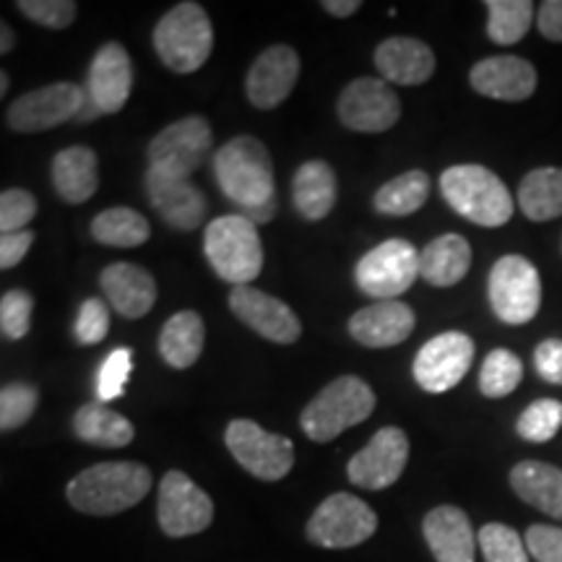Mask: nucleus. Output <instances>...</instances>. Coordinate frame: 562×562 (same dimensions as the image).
Masks as SVG:
<instances>
[{
	"label": "nucleus",
	"mask_w": 562,
	"mask_h": 562,
	"mask_svg": "<svg viewBox=\"0 0 562 562\" xmlns=\"http://www.w3.org/2000/svg\"><path fill=\"white\" fill-rule=\"evenodd\" d=\"M149 467L136 461H108L83 469L68 482L66 497L87 516H117L133 508L151 492Z\"/></svg>",
	"instance_id": "1"
},
{
	"label": "nucleus",
	"mask_w": 562,
	"mask_h": 562,
	"mask_svg": "<svg viewBox=\"0 0 562 562\" xmlns=\"http://www.w3.org/2000/svg\"><path fill=\"white\" fill-rule=\"evenodd\" d=\"M214 175L222 193L240 211L258 209L277 199L271 151L256 136L227 140L214 157Z\"/></svg>",
	"instance_id": "2"
},
{
	"label": "nucleus",
	"mask_w": 562,
	"mask_h": 562,
	"mask_svg": "<svg viewBox=\"0 0 562 562\" xmlns=\"http://www.w3.org/2000/svg\"><path fill=\"white\" fill-rule=\"evenodd\" d=\"M442 199L456 214L480 227H503L513 216V199L505 182L482 165H453L440 175Z\"/></svg>",
	"instance_id": "3"
},
{
	"label": "nucleus",
	"mask_w": 562,
	"mask_h": 562,
	"mask_svg": "<svg viewBox=\"0 0 562 562\" xmlns=\"http://www.w3.org/2000/svg\"><path fill=\"white\" fill-rule=\"evenodd\" d=\"M203 252L216 277L235 286H250L263 271V245L258 227L240 214L211 220L203 232Z\"/></svg>",
	"instance_id": "4"
},
{
	"label": "nucleus",
	"mask_w": 562,
	"mask_h": 562,
	"mask_svg": "<svg viewBox=\"0 0 562 562\" xmlns=\"http://www.w3.org/2000/svg\"><path fill=\"white\" fill-rule=\"evenodd\" d=\"M154 50L172 74L188 76L203 68L214 50V26L199 3H178L154 26Z\"/></svg>",
	"instance_id": "5"
},
{
	"label": "nucleus",
	"mask_w": 562,
	"mask_h": 562,
	"mask_svg": "<svg viewBox=\"0 0 562 562\" xmlns=\"http://www.w3.org/2000/svg\"><path fill=\"white\" fill-rule=\"evenodd\" d=\"M375 393L362 378L341 375L323 389L300 414V425L315 442H331L375 412Z\"/></svg>",
	"instance_id": "6"
},
{
	"label": "nucleus",
	"mask_w": 562,
	"mask_h": 562,
	"mask_svg": "<svg viewBox=\"0 0 562 562\" xmlns=\"http://www.w3.org/2000/svg\"><path fill=\"white\" fill-rule=\"evenodd\" d=\"M487 297L497 321L508 326H526L542 307V277L524 256H503L492 266Z\"/></svg>",
	"instance_id": "7"
},
{
	"label": "nucleus",
	"mask_w": 562,
	"mask_h": 562,
	"mask_svg": "<svg viewBox=\"0 0 562 562\" xmlns=\"http://www.w3.org/2000/svg\"><path fill=\"white\" fill-rule=\"evenodd\" d=\"M378 531V516L368 503L349 492L326 497L305 526L307 539L323 550H349Z\"/></svg>",
	"instance_id": "8"
},
{
	"label": "nucleus",
	"mask_w": 562,
	"mask_h": 562,
	"mask_svg": "<svg viewBox=\"0 0 562 562\" xmlns=\"http://www.w3.org/2000/svg\"><path fill=\"white\" fill-rule=\"evenodd\" d=\"M229 453L245 472L263 482H279L294 467V442L284 435L263 430L252 419H232L224 432Z\"/></svg>",
	"instance_id": "9"
},
{
	"label": "nucleus",
	"mask_w": 562,
	"mask_h": 562,
	"mask_svg": "<svg viewBox=\"0 0 562 562\" xmlns=\"http://www.w3.org/2000/svg\"><path fill=\"white\" fill-rule=\"evenodd\" d=\"M355 279L372 300H398L419 279V250L398 237L385 240L364 252L355 269Z\"/></svg>",
	"instance_id": "10"
},
{
	"label": "nucleus",
	"mask_w": 562,
	"mask_h": 562,
	"mask_svg": "<svg viewBox=\"0 0 562 562\" xmlns=\"http://www.w3.org/2000/svg\"><path fill=\"white\" fill-rule=\"evenodd\" d=\"M87 91L79 83L58 81L50 87L26 91L5 110V125L16 133H42L68 121H79Z\"/></svg>",
	"instance_id": "11"
},
{
	"label": "nucleus",
	"mask_w": 562,
	"mask_h": 562,
	"mask_svg": "<svg viewBox=\"0 0 562 562\" xmlns=\"http://www.w3.org/2000/svg\"><path fill=\"white\" fill-rule=\"evenodd\" d=\"M214 133L206 117L188 115L182 121L167 125L149 144V167L172 178L188 180L209 157Z\"/></svg>",
	"instance_id": "12"
},
{
	"label": "nucleus",
	"mask_w": 562,
	"mask_h": 562,
	"mask_svg": "<svg viewBox=\"0 0 562 562\" xmlns=\"http://www.w3.org/2000/svg\"><path fill=\"white\" fill-rule=\"evenodd\" d=\"M157 516L167 537H193L206 531L214 521V503L191 476L172 469L159 482Z\"/></svg>",
	"instance_id": "13"
},
{
	"label": "nucleus",
	"mask_w": 562,
	"mask_h": 562,
	"mask_svg": "<svg viewBox=\"0 0 562 562\" xmlns=\"http://www.w3.org/2000/svg\"><path fill=\"white\" fill-rule=\"evenodd\" d=\"M339 121L357 133H385L402 117V102L389 81L362 76L339 94Z\"/></svg>",
	"instance_id": "14"
},
{
	"label": "nucleus",
	"mask_w": 562,
	"mask_h": 562,
	"mask_svg": "<svg viewBox=\"0 0 562 562\" xmlns=\"http://www.w3.org/2000/svg\"><path fill=\"white\" fill-rule=\"evenodd\" d=\"M474 362V341L463 331L438 334L414 357V381L427 393H446L467 378Z\"/></svg>",
	"instance_id": "15"
},
{
	"label": "nucleus",
	"mask_w": 562,
	"mask_h": 562,
	"mask_svg": "<svg viewBox=\"0 0 562 562\" xmlns=\"http://www.w3.org/2000/svg\"><path fill=\"white\" fill-rule=\"evenodd\" d=\"M409 461V438L402 427H381L347 463L349 482L362 490H385L398 482Z\"/></svg>",
	"instance_id": "16"
},
{
	"label": "nucleus",
	"mask_w": 562,
	"mask_h": 562,
	"mask_svg": "<svg viewBox=\"0 0 562 562\" xmlns=\"http://www.w3.org/2000/svg\"><path fill=\"white\" fill-rule=\"evenodd\" d=\"M229 311L250 331L263 336L271 344L286 347V344H294L302 336L297 313L286 302L271 297V294L256 290V286H235L229 292Z\"/></svg>",
	"instance_id": "17"
},
{
	"label": "nucleus",
	"mask_w": 562,
	"mask_h": 562,
	"mask_svg": "<svg viewBox=\"0 0 562 562\" xmlns=\"http://www.w3.org/2000/svg\"><path fill=\"white\" fill-rule=\"evenodd\" d=\"M300 79V55L290 45H273L252 60L245 91L252 108L273 110L292 94Z\"/></svg>",
	"instance_id": "18"
},
{
	"label": "nucleus",
	"mask_w": 562,
	"mask_h": 562,
	"mask_svg": "<svg viewBox=\"0 0 562 562\" xmlns=\"http://www.w3.org/2000/svg\"><path fill=\"white\" fill-rule=\"evenodd\" d=\"M133 89V63L121 42H108L89 66L87 97L100 115H115L125 108Z\"/></svg>",
	"instance_id": "19"
},
{
	"label": "nucleus",
	"mask_w": 562,
	"mask_h": 562,
	"mask_svg": "<svg viewBox=\"0 0 562 562\" xmlns=\"http://www.w3.org/2000/svg\"><path fill=\"white\" fill-rule=\"evenodd\" d=\"M146 193H149L151 206L159 211L161 220L170 224L172 229H199L209 214L206 195L191 180L172 178V175L151 170V167L146 172Z\"/></svg>",
	"instance_id": "20"
},
{
	"label": "nucleus",
	"mask_w": 562,
	"mask_h": 562,
	"mask_svg": "<svg viewBox=\"0 0 562 562\" xmlns=\"http://www.w3.org/2000/svg\"><path fill=\"white\" fill-rule=\"evenodd\" d=\"M469 83L487 100L526 102L537 91L539 76L537 68L518 55H495L469 70Z\"/></svg>",
	"instance_id": "21"
},
{
	"label": "nucleus",
	"mask_w": 562,
	"mask_h": 562,
	"mask_svg": "<svg viewBox=\"0 0 562 562\" xmlns=\"http://www.w3.org/2000/svg\"><path fill=\"white\" fill-rule=\"evenodd\" d=\"M414 323H417V318H414V311L406 302H372V305L351 315L349 336L362 347L389 349L409 339Z\"/></svg>",
	"instance_id": "22"
},
{
	"label": "nucleus",
	"mask_w": 562,
	"mask_h": 562,
	"mask_svg": "<svg viewBox=\"0 0 562 562\" xmlns=\"http://www.w3.org/2000/svg\"><path fill=\"white\" fill-rule=\"evenodd\" d=\"M422 533L438 562H474L480 539L467 513L456 505H438L427 513L422 521Z\"/></svg>",
	"instance_id": "23"
},
{
	"label": "nucleus",
	"mask_w": 562,
	"mask_h": 562,
	"mask_svg": "<svg viewBox=\"0 0 562 562\" xmlns=\"http://www.w3.org/2000/svg\"><path fill=\"white\" fill-rule=\"evenodd\" d=\"M100 286L115 313L128 321L144 318L157 302V281L136 263H110L100 273Z\"/></svg>",
	"instance_id": "24"
},
{
	"label": "nucleus",
	"mask_w": 562,
	"mask_h": 562,
	"mask_svg": "<svg viewBox=\"0 0 562 562\" xmlns=\"http://www.w3.org/2000/svg\"><path fill=\"white\" fill-rule=\"evenodd\" d=\"M375 66L383 81L398 87H419L435 74V53L422 40L389 37L375 50Z\"/></svg>",
	"instance_id": "25"
},
{
	"label": "nucleus",
	"mask_w": 562,
	"mask_h": 562,
	"mask_svg": "<svg viewBox=\"0 0 562 562\" xmlns=\"http://www.w3.org/2000/svg\"><path fill=\"white\" fill-rule=\"evenodd\" d=\"M339 195V182L328 161L311 159L294 172L292 180V201L302 220L321 222L331 214Z\"/></svg>",
	"instance_id": "26"
},
{
	"label": "nucleus",
	"mask_w": 562,
	"mask_h": 562,
	"mask_svg": "<svg viewBox=\"0 0 562 562\" xmlns=\"http://www.w3.org/2000/svg\"><path fill=\"white\" fill-rule=\"evenodd\" d=\"M50 175L55 193L70 206L94 199L97 188H100L97 154L89 146H68V149L55 154Z\"/></svg>",
	"instance_id": "27"
},
{
	"label": "nucleus",
	"mask_w": 562,
	"mask_h": 562,
	"mask_svg": "<svg viewBox=\"0 0 562 562\" xmlns=\"http://www.w3.org/2000/svg\"><path fill=\"white\" fill-rule=\"evenodd\" d=\"M510 487L531 508L562 521V469L544 461H521L510 469Z\"/></svg>",
	"instance_id": "28"
},
{
	"label": "nucleus",
	"mask_w": 562,
	"mask_h": 562,
	"mask_svg": "<svg viewBox=\"0 0 562 562\" xmlns=\"http://www.w3.org/2000/svg\"><path fill=\"white\" fill-rule=\"evenodd\" d=\"M472 269V245L467 237L440 235L419 252V279L432 286H456Z\"/></svg>",
	"instance_id": "29"
},
{
	"label": "nucleus",
	"mask_w": 562,
	"mask_h": 562,
	"mask_svg": "<svg viewBox=\"0 0 562 562\" xmlns=\"http://www.w3.org/2000/svg\"><path fill=\"white\" fill-rule=\"evenodd\" d=\"M203 341H206V326L195 311H180L161 326L159 334V355L172 370H188L199 362L203 355Z\"/></svg>",
	"instance_id": "30"
},
{
	"label": "nucleus",
	"mask_w": 562,
	"mask_h": 562,
	"mask_svg": "<svg viewBox=\"0 0 562 562\" xmlns=\"http://www.w3.org/2000/svg\"><path fill=\"white\" fill-rule=\"evenodd\" d=\"M74 435L83 442L100 448H123L133 440L131 419L123 417L121 412L110 409L104 404H83L74 414Z\"/></svg>",
	"instance_id": "31"
},
{
	"label": "nucleus",
	"mask_w": 562,
	"mask_h": 562,
	"mask_svg": "<svg viewBox=\"0 0 562 562\" xmlns=\"http://www.w3.org/2000/svg\"><path fill=\"white\" fill-rule=\"evenodd\" d=\"M518 206L531 222H552L562 216V167H539L518 186Z\"/></svg>",
	"instance_id": "32"
},
{
	"label": "nucleus",
	"mask_w": 562,
	"mask_h": 562,
	"mask_svg": "<svg viewBox=\"0 0 562 562\" xmlns=\"http://www.w3.org/2000/svg\"><path fill=\"white\" fill-rule=\"evenodd\" d=\"M151 227L146 216L128 206L104 209L91 220V237L108 248H140L149 240Z\"/></svg>",
	"instance_id": "33"
},
{
	"label": "nucleus",
	"mask_w": 562,
	"mask_h": 562,
	"mask_svg": "<svg viewBox=\"0 0 562 562\" xmlns=\"http://www.w3.org/2000/svg\"><path fill=\"white\" fill-rule=\"evenodd\" d=\"M430 199V178L422 170H409L391 182H385L383 188H378L375 211H381L385 216H409L425 206Z\"/></svg>",
	"instance_id": "34"
},
{
	"label": "nucleus",
	"mask_w": 562,
	"mask_h": 562,
	"mask_svg": "<svg viewBox=\"0 0 562 562\" xmlns=\"http://www.w3.org/2000/svg\"><path fill=\"white\" fill-rule=\"evenodd\" d=\"M487 37L495 45H516L526 37L533 21V3L529 0H487Z\"/></svg>",
	"instance_id": "35"
},
{
	"label": "nucleus",
	"mask_w": 562,
	"mask_h": 562,
	"mask_svg": "<svg viewBox=\"0 0 562 562\" xmlns=\"http://www.w3.org/2000/svg\"><path fill=\"white\" fill-rule=\"evenodd\" d=\"M524 381V362L510 349H492L480 370V391L487 398H505Z\"/></svg>",
	"instance_id": "36"
},
{
	"label": "nucleus",
	"mask_w": 562,
	"mask_h": 562,
	"mask_svg": "<svg viewBox=\"0 0 562 562\" xmlns=\"http://www.w3.org/2000/svg\"><path fill=\"white\" fill-rule=\"evenodd\" d=\"M476 539H480L484 562H529L531 558L526 539L505 524H484Z\"/></svg>",
	"instance_id": "37"
},
{
	"label": "nucleus",
	"mask_w": 562,
	"mask_h": 562,
	"mask_svg": "<svg viewBox=\"0 0 562 562\" xmlns=\"http://www.w3.org/2000/svg\"><path fill=\"white\" fill-rule=\"evenodd\" d=\"M562 427V402L539 398L526 406L516 422V432L529 442H550Z\"/></svg>",
	"instance_id": "38"
},
{
	"label": "nucleus",
	"mask_w": 562,
	"mask_h": 562,
	"mask_svg": "<svg viewBox=\"0 0 562 562\" xmlns=\"http://www.w3.org/2000/svg\"><path fill=\"white\" fill-rule=\"evenodd\" d=\"M40 391L30 383H9L0 391V430L13 432L34 417Z\"/></svg>",
	"instance_id": "39"
},
{
	"label": "nucleus",
	"mask_w": 562,
	"mask_h": 562,
	"mask_svg": "<svg viewBox=\"0 0 562 562\" xmlns=\"http://www.w3.org/2000/svg\"><path fill=\"white\" fill-rule=\"evenodd\" d=\"M133 370V351L128 347H121L110 351L104 357L100 372H97V396H100V404L115 402V398L123 396L125 383H128Z\"/></svg>",
	"instance_id": "40"
},
{
	"label": "nucleus",
	"mask_w": 562,
	"mask_h": 562,
	"mask_svg": "<svg viewBox=\"0 0 562 562\" xmlns=\"http://www.w3.org/2000/svg\"><path fill=\"white\" fill-rule=\"evenodd\" d=\"M34 297L26 290H9L0 297V331L5 339L19 341L32 328Z\"/></svg>",
	"instance_id": "41"
},
{
	"label": "nucleus",
	"mask_w": 562,
	"mask_h": 562,
	"mask_svg": "<svg viewBox=\"0 0 562 562\" xmlns=\"http://www.w3.org/2000/svg\"><path fill=\"white\" fill-rule=\"evenodd\" d=\"M110 331V307L100 297H89L81 302L79 315L74 323V336L81 347L100 344Z\"/></svg>",
	"instance_id": "42"
},
{
	"label": "nucleus",
	"mask_w": 562,
	"mask_h": 562,
	"mask_svg": "<svg viewBox=\"0 0 562 562\" xmlns=\"http://www.w3.org/2000/svg\"><path fill=\"white\" fill-rule=\"evenodd\" d=\"M16 9L47 30H68L79 11L74 0H19Z\"/></svg>",
	"instance_id": "43"
},
{
	"label": "nucleus",
	"mask_w": 562,
	"mask_h": 562,
	"mask_svg": "<svg viewBox=\"0 0 562 562\" xmlns=\"http://www.w3.org/2000/svg\"><path fill=\"white\" fill-rule=\"evenodd\" d=\"M37 214V199L24 188H9L0 193V229L3 235L24 232L26 224Z\"/></svg>",
	"instance_id": "44"
},
{
	"label": "nucleus",
	"mask_w": 562,
	"mask_h": 562,
	"mask_svg": "<svg viewBox=\"0 0 562 562\" xmlns=\"http://www.w3.org/2000/svg\"><path fill=\"white\" fill-rule=\"evenodd\" d=\"M526 547L537 562H562V529L547 524H533L526 531Z\"/></svg>",
	"instance_id": "45"
},
{
	"label": "nucleus",
	"mask_w": 562,
	"mask_h": 562,
	"mask_svg": "<svg viewBox=\"0 0 562 562\" xmlns=\"http://www.w3.org/2000/svg\"><path fill=\"white\" fill-rule=\"evenodd\" d=\"M533 368L539 378L552 385H562V339H544L533 349Z\"/></svg>",
	"instance_id": "46"
},
{
	"label": "nucleus",
	"mask_w": 562,
	"mask_h": 562,
	"mask_svg": "<svg viewBox=\"0 0 562 562\" xmlns=\"http://www.w3.org/2000/svg\"><path fill=\"white\" fill-rule=\"evenodd\" d=\"M34 243V232H11V235L0 237V269L9 271L24 261V256L30 252Z\"/></svg>",
	"instance_id": "47"
},
{
	"label": "nucleus",
	"mask_w": 562,
	"mask_h": 562,
	"mask_svg": "<svg viewBox=\"0 0 562 562\" xmlns=\"http://www.w3.org/2000/svg\"><path fill=\"white\" fill-rule=\"evenodd\" d=\"M537 26L544 40L562 42V0H544L537 9Z\"/></svg>",
	"instance_id": "48"
},
{
	"label": "nucleus",
	"mask_w": 562,
	"mask_h": 562,
	"mask_svg": "<svg viewBox=\"0 0 562 562\" xmlns=\"http://www.w3.org/2000/svg\"><path fill=\"white\" fill-rule=\"evenodd\" d=\"M360 9H362L360 0H326V3H323V11L331 13L334 19L355 16V13Z\"/></svg>",
	"instance_id": "49"
},
{
	"label": "nucleus",
	"mask_w": 562,
	"mask_h": 562,
	"mask_svg": "<svg viewBox=\"0 0 562 562\" xmlns=\"http://www.w3.org/2000/svg\"><path fill=\"white\" fill-rule=\"evenodd\" d=\"M273 214H277V199L269 201V203H263V206H258V209L240 211V216H245V220L256 224V227H258V224H269L273 220Z\"/></svg>",
	"instance_id": "50"
},
{
	"label": "nucleus",
	"mask_w": 562,
	"mask_h": 562,
	"mask_svg": "<svg viewBox=\"0 0 562 562\" xmlns=\"http://www.w3.org/2000/svg\"><path fill=\"white\" fill-rule=\"evenodd\" d=\"M13 47V32L9 30V24H0V53H11Z\"/></svg>",
	"instance_id": "51"
},
{
	"label": "nucleus",
	"mask_w": 562,
	"mask_h": 562,
	"mask_svg": "<svg viewBox=\"0 0 562 562\" xmlns=\"http://www.w3.org/2000/svg\"><path fill=\"white\" fill-rule=\"evenodd\" d=\"M5 91H9V74H0V94H5Z\"/></svg>",
	"instance_id": "52"
}]
</instances>
